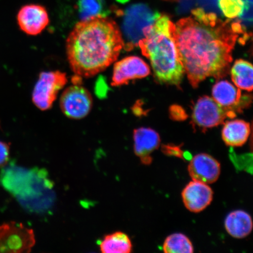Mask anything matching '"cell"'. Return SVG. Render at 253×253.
<instances>
[{"label": "cell", "instance_id": "obj_1", "mask_svg": "<svg viewBox=\"0 0 253 253\" xmlns=\"http://www.w3.org/2000/svg\"><path fill=\"white\" fill-rule=\"evenodd\" d=\"M191 14L175 24L173 35L190 84L197 88L205 79L227 74L236 41L245 32L238 20L223 21L200 8Z\"/></svg>", "mask_w": 253, "mask_h": 253}, {"label": "cell", "instance_id": "obj_2", "mask_svg": "<svg viewBox=\"0 0 253 253\" xmlns=\"http://www.w3.org/2000/svg\"><path fill=\"white\" fill-rule=\"evenodd\" d=\"M125 46L118 25L104 15L76 24L66 40L71 68L79 77L91 78L115 62Z\"/></svg>", "mask_w": 253, "mask_h": 253}, {"label": "cell", "instance_id": "obj_3", "mask_svg": "<svg viewBox=\"0 0 253 253\" xmlns=\"http://www.w3.org/2000/svg\"><path fill=\"white\" fill-rule=\"evenodd\" d=\"M175 28L169 16L158 13L154 23L142 30L138 44L150 60L156 81L179 86L185 70L174 39Z\"/></svg>", "mask_w": 253, "mask_h": 253}, {"label": "cell", "instance_id": "obj_4", "mask_svg": "<svg viewBox=\"0 0 253 253\" xmlns=\"http://www.w3.org/2000/svg\"><path fill=\"white\" fill-rule=\"evenodd\" d=\"M45 170L28 169L13 161L2 168L0 184L16 199L24 210L39 212L47 207L50 183Z\"/></svg>", "mask_w": 253, "mask_h": 253}, {"label": "cell", "instance_id": "obj_5", "mask_svg": "<svg viewBox=\"0 0 253 253\" xmlns=\"http://www.w3.org/2000/svg\"><path fill=\"white\" fill-rule=\"evenodd\" d=\"M35 244L34 230L15 221L0 225V253H30Z\"/></svg>", "mask_w": 253, "mask_h": 253}, {"label": "cell", "instance_id": "obj_6", "mask_svg": "<svg viewBox=\"0 0 253 253\" xmlns=\"http://www.w3.org/2000/svg\"><path fill=\"white\" fill-rule=\"evenodd\" d=\"M67 82L65 73L59 71L41 72L32 96L35 105L42 111L51 108L59 91Z\"/></svg>", "mask_w": 253, "mask_h": 253}, {"label": "cell", "instance_id": "obj_7", "mask_svg": "<svg viewBox=\"0 0 253 253\" xmlns=\"http://www.w3.org/2000/svg\"><path fill=\"white\" fill-rule=\"evenodd\" d=\"M233 110L225 108L218 104L212 98L205 96L196 103L192 113V122L204 131L223 124L227 118L236 117Z\"/></svg>", "mask_w": 253, "mask_h": 253}, {"label": "cell", "instance_id": "obj_8", "mask_svg": "<svg viewBox=\"0 0 253 253\" xmlns=\"http://www.w3.org/2000/svg\"><path fill=\"white\" fill-rule=\"evenodd\" d=\"M93 106V98L89 91L81 84H75L63 91L60 107L68 118L81 119L90 113Z\"/></svg>", "mask_w": 253, "mask_h": 253}, {"label": "cell", "instance_id": "obj_9", "mask_svg": "<svg viewBox=\"0 0 253 253\" xmlns=\"http://www.w3.org/2000/svg\"><path fill=\"white\" fill-rule=\"evenodd\" d=\"M150 73L149 66L140 57H126L114 66L111 84L113 86H122L134 79L147 77Z\"/></svg>", "mask_w": 253, "mask_h": 253}, {"label": "cell", "instance_id": "obj_10", "mask_svg": "<svg viewBox=\"0 0 253 253\" xmlns=\"http://www.w3.org/2000/svg\"><path fill=\"white\" fill-rule=\"evenodd\" d=\"M17 21L20 30L31 36L40 34L49 23L46 8L39 4L23 6L18 12Z\"/></svg>", "mask_w": 253, "mask_h": 253}, {"label": "cell", "instance_id": "obj_11", "mask_svg": "<svg viewBox=\"0 0 253 253\" xmlns=\"http://www.w3.org/2000/svg\"><path fill=\"white\" fill-rule=\"evenodd\" d=\"M194 181L211 184L217 181L221 172L220 164L208 154H199L193 157L188 167Z\"/></svg>", "mask_w": 253, "mask_h": 253}, {"label": "cell", "instance_id": "obj_12", "mask_svg": "<svg viewBox=\"0 0 253 253\" xmlns=\"http://www.w3.org/2000/svg\"><path fill=\"white\" fill-rule=\"evenodd\" d=\"M182 197L185 207L193 213L203 211L213 201V190L207 183L194 181L183 189Z\"/></svg>", "mask_w": 253, "mask_h": 253}, {"label": "cell", "instance_id": "obj_13", "mask_svg": "<svg viewBox=\"0 0 253 253\" xmlns=\"http://www.w3.org/2000/svg\"><path fill=\"white\" fill-rule=\"evenodd\" d=\"M133 139L135 154L142 164L150 165L153 160L151 154L160 145L159 134L151 128L141 127L134 129Z\"/></svg>", "mask_w": 253, "mask_h": 253}, {"label": "cell", "instance_id": "obj_14", "mask_svg": "<svg viewBox=\"0 0 253 253\" xmlns=\"http://www.w3.org/2000/svg\"><path fill=\"white\" fill-rule=\"evenodd\" d=\"M251 134L249 123L244 120H235L224 124L221 137L227 146L239 147L246 143Z\"/></svg>", "mask_w": 253, "mask_h": 253}, {"label": "cell", "instance_id": "obj_15", "mask_svg": "<svg viewBox=\"0 0 253 253\" xmlns=\"http://www.w3.org/2000/svg\"><path fill=\"white\" fill-rule=\"evenodd\" d=\"M227 232L236 239H243L252 232L253 222L249 213L243 211H236L230 213L224 221Z\"/></svg>", "mask_w": 253, "mask_h": 253}, {"label": "cell", "instance_id": "obj_16", "mask_svg": "<svg viewBox=\"0 0 253 253\" xmlns=\"http://www.w3.org/2000/svg\"><path fill=\"white\" fill-rule=\"evenodd\" d=\"M212 95L214 100L220 106L235 112L242 102L241 91L227 81H221L215 84Z\"/></svg>", "mask_w": 253, "mask_h": 253}, {"label": "cell", "instance_id": "obj_17", "mask_svg": "<svg viewBox=\"0 0 253 253\" xmlns=\"http://www.w3.org/2000/svg\"><path fill=\"white\" fill-rule=\"evenodd\" d=\"M99 248L103 253H129L132 251V244L127 235L116 232L104 236Z\"/></svg>", "mask_w": 253, "mask_h": 253}, {"label": "cell", "instance_id": "obj_18", "mask_svg": "<svg viewBox=\"0 0 253 253\" xmlns=\"http://www.w3.org/2000/svg\"><path fill=\"white\" fill-rule=\"evenodd\" d=\"M232 81L241 89L253 90V65L245 60L239 59L234 63L232 71Z\"/></svg>", "mask_w": 253, "mask_h": 253}, {"label": "cell", "instance_id": "obj_19", "mask_svg": "<svg viewBox=\"0 0 253 253\" xmlns=\"http://www.w3.org/2000/svg\"><path fill=\"white\" fill-rule=\"evenodd\" d=\"M163 249L166 253H194V246L191 240L181 233H174L168 236L164 243Z\"/></svg>", "mask_w": 253, "mask_h": 253}, {"label": "cell", "instance_id": "obj_20", "mask_svg": "<svg viewBox=\"0 0 253 253\" xmlns=\"http://www.w3.org/2000/svg\"><path fill=\"white\" fill-rule=\"evenodd\" d=\"M103 0H79L78 9L82 20L97 15H103Z\"/></svg>", "mask_w": 253, "mask_h": 253}, {"label": "cell", "instance_id": "obj_21", "mask_svg": "<svg viewBox=\"0 0 253 253\" xmlns=\"http://www.w3.org/2000/svg\"><path fill=\"white\" fill-rule=\"evenodd\" d=\"M218 7L227 18L235 19L243 13L244 0H217Z\"/></svg>", "mask_w": 253, "mask_h": 253}, {"label": "cell", "instance_id": "obj_22", "mask_svg": "<svg viewBox=\"0 0 253 253\" xmlns=\"http://www.w3.org/2000/svg\"><path fill=\"white\" fill-rule=\"evenodd\" d=\"M244 9L243 13L238 18L239 23L244 26H253V1L252 0H244Z\"/></svg>", "mask_w": 253, "mask_h": 253}, {"label": "cell", "instance_id": "obj_23", "mask_svg": "<svg viewBox=\"0 0 253 253\" xmlns=\"http://www.w3.org/2000/svg\"><path fill=\"white\" fill-rule=\"evenodd\" d=\"M10 144L4 141H0V169L7 164L9 160Z\"/></svg>", "mask_w": 253, "mask_h": 253}, {"label": "cell", "instance_id": "obj_24", "mask_svg": "<svg viewBox=\"0 0 253 253\" xmlns=\"http://www.w3.org/2000/svg\"><path fill=\"white\" fill-rule=\"evenodd\" d=\"M169 112L170 118L177 121H182L187 118L185 111L178 106H173L170 107Z\"/></svg>", "mask_w": 253, "mask_h": 253}, {"label": "cell", "instance_id": "obj_25", "mask_svg": "<svg viewBox=\"0 0 253 253\" xmlns=\"http://www.w3.org/2000/svg\"><path fill=\"white\" fill-rule=\"evenodd\" d=\"M162 151L164 154L177 157L181 158L183 155L182 151L180 149L179 147L176 145H164L162 147Z\"/></svg>", "mask_w": 253, "mask_h": 253}, {"label": "cell", "instance_id": "obj_26", "mask_svg": "<svg viewBox=\"0 0 253 253\" xmlns=\"http://www.w3.org/2000/svg\"><path fill=\"white\" fill-rule=\"evenodd\" d=\"M251 149L253 153V122L251 128Z\"/></svg>", "mask_w": 253, "mask_h": 253}]
</instances>
